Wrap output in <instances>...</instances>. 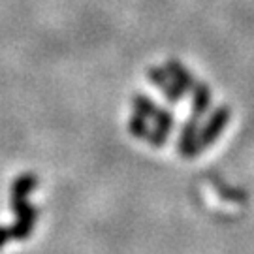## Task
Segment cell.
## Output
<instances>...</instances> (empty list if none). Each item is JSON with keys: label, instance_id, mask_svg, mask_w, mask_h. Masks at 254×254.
I'll return each mask as SVG.
<instances>
[{"label": "cell", "instance_id": "obj_1", "mask_svg": "<svg viewBox=\"0 0 254 254\" xmlns=\"http://www.w3.org/2000/svg\"><path fill=\"white\" fill-rule=\"evenodd\" d=\"M132 104H134L136 113H139L141 117L153 119L154 125H156L154 128H158L164 134H170V132H172L173 125H175V119H173V115L170 111L158 108L151 98H147L145 94H136Z\"/></svg>", "mask_w": 254, "mask_h": 254}, {"label": "cell", "instance_id": "obj_2", "mask_svg": "<svg viewBox=\"0 0 254 254\" xmlns=\"http://www.w3.org/2000/svg\"><path fill=\"white\" fill-rule=\"evenodd\" d=\"M228 121H230V109L226 106H220V108H217L211 113V117L200 128V134H198V147H200V151L207 149L209 145H213L217 141L220 134L224 132Z\"/></svg>", "mask_w": 254, "mask_h": 254}, {"label": "cell", "instance_id": "obj_3", "mask_svg": "<svg viewBox=\"0 0 254 254\" xmlns=\"http://www.w3.org/2000/svg\"><path fill=\"white\" fill-rule=\"evenodd\" d=\"M11 207L17 215L15 224L11 226V236L17 237V239H27L30 236V232H32L34 222H36L38 211L28 205L27 198L25 200H11Z\"/></svg>", "mask_w": 254, "mask_h": 254}, {"label": "cell", "instance_id": "obj_4", "mask_svg": "<svg viewBox=\"0 0 254 254\" xmlns=\"http://www.w3.org/2000/svg\"><path fill=\"white\" fill-rule=\"evenodd\" d=\"M198 134H200V125H198V119L192 117L189 119L185 125H183L181 136H179V153L185 158H192L200 153V147H198Z\"/></svg>", "mask_w": 254, "mask_h": 254}, {"label": "cell", "instance_id": "obj_5", "mask_svg": "<svg viewBox=\"0 0 254 254\" xmlns=\"http://www.w3.org/2000/svg\"><path fill=\"white\" fill-rule=\"evenodd\" d=\"M149 79L156 85V87H160L162 92L166 94V98L168 102H172V104H177V102H181L183 94L185 92L173 83V79L170 77V73L166 72V68H160V66H151L149 68Z\"/></svg>", "mask_w": 254, "mask_h": 254}, {"label": "cell", "instance_id": "obj_6", "mask_svg": "<svg viewBox=\"0 0 254 254\" xmlns=\"http://www.w3.org/2000/svg\"><path fill=\"white\" fill-rule=\"evenodd\" d=\"M166 72L170 73V77L173 79V83L181 89L183 92H189L194 89V77H192V73L183 66L179 61H168L166 63Z\"/></svg>", "mask_w": 254, "mask_h": 254}, {"label": "cell", "instance_id": "obj_7", "mask_svg": "<svg viewBox=\"0 0 254 254\" xmlns=\"http://www.w3.org/2000/svg\"><path fill=\"white\" fill-rule=\"evenodd\" d=\"M194 98H192V117L200 119L207 113L209 104H211V91L205 83H196L194 85Z\"/></svg>", "mask_w": 254, "mask_h": 254}, {"label": "cell", "instance_id": "obj_8", "mask_svg": "<svg viewBox=\"0 0 254 254\" xmlns=\"http://www.w3.org/2000/svg\"><path fill=\"white\" fill-rule=\"evenodd\" d=\"M38 185V179L34 175H21L15 179V183L11 185V200H25L28 192H32V189Z\"/></svg>", "mask_w": 254, "mask_h": 254}, {"label": "cell", "instance_id": "obj_9", "mask_svg": "<svg viewBox=\"0 0 254 254\" xmlns=\"http://www.w3.org/2000/svg\"><path fill=\"white\" fill-rule=\"evenodd\" d=\"M128 128H130V134L136 137H149V134H151V128H149V125H147V119L141 117L139 113H136V115H132V119L128 121Z\"/></svg>", "mask_w": 254, "mask_h": 254}, {"label": "cell", "instance_id": "obj_10", "mask_svg": "<svg viewBox=\"0 0 254 254\" xmlns=\"http://www.w3.org/2000/svg\"><path fill=\"white\" fill-rule=\"evenodd\" d=\"M11 237H13V236H11V228L0 226V247L6 245V243H8Z\"/></svg>", "mask_w": 254, "mask_h": 254}]
</instances>
